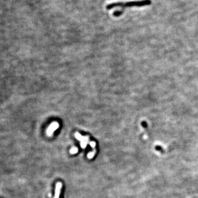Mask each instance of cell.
Returning a JSON list of instances; mask_svg holds the SVG:
<instances>
[{
    "label": "cell",
    "instance_id": "6da1fadb",
    "mask_svg": "<svg viewBox=\"0 0 198 198\" xmlns=\"http://www.w3.org/2000/svg\"><path fill=\"white\" fill-rule=\"evenodd\" d=\"M151 4L150 0H143V1H130L127 2H114L108 4L106 6V9L112 10L116 7L127 8L131 7H142L144 6L149 5Z\"/></svg>",
    "mask_w": 198,
    "mask_h": 198
},
{
    "label": "cell",
    "instance_id": "7a4b0ae2",
    "mask_svg": "<svg viewBox=\"0 0 198 198\" xmlns=\"http://www.w3.org/2000/svg\"><path fill=\"white\" fill-rule=\"evenodd\" d=\"M75 137L77 139H78L79 141H80V146L82 148L85 149L86 148L88 143H89L90 138L89 136H85L83 137L81 134H79L78 132H77L75 134Z\"/></svg>",
    "mask_w": 198,
    "mask_h": 198
},
{
    "label": "cell",
    "instance_id": "3957f363",
    "mask_svg": "<svg viewBox=\"0 0 198 198\" xmlns=\"http://www.w3.org/2000/svg\"><path fill=\"white\" fill-rule=\"evenodd\" d=\"M59 123L57 122H53L49 125L46 130V133L48 137L52 136L53 132L59 128Z\"/></svg>",
    "mask_w": 198,
    "mask_h": 198
},
{
    "label": "cell",
    "instance_id": "277c9868",
    "mask_svg": "<svg viewBox=\"0 0 198 198\" xmlns=\"http://www.w3.org/2000/svg\"><path fill=\"white\" fill-rule=\"evenodd\" d=\"M62 188V183L61 182H57L55 188V193H54V196L53 198H59L60 193Z\"/></svg>",
    "mask_w": 198,
    "mask_h": 198
},
{
    "label": "cell",
    "instance_id": "5b68a950",
    "mask_svg": "<svg viewBox=\"0 0 198 198\" xmlns=\"http://www.w3.org/2000/svg\"><path fill=\"white\" fill-rule=\"evenodd\" d=\"M96 153V149H94L92 151H91V152H90L88 154V156H87L88 158L89 159H92L93 157L95 155Z\"/></svg>",
    "mask_w": 198,
    "mask_h": 198
},
{
    "label": "cell",
    "instance_id": "8992f818",
    "mask_svg": "<svg viewBox=\"0 0 198 198\" xmlns=\"http://www.w3.org/2000/svg\"><path fill=\"white\" fill-rule=\"evenodd\" d=\"M70 152L71 154H76L78 152V149L77 147H73L71 149Z\"/></svg>",
    "mask_w": 198,
    "mask_h": 198
},
{
    "label": "cell",
    "instance_id": "52a82bcc",
    "mask_svg": "<svg viewBox=\"0 0 198 198\" xmlns=\"http://www.w3.org/2000/svg\"><path fill=\"white\" fill-rule=\"evenodd\" d=\"M89 144L91 147L93 149V150L94 149H96V143L94 141H90Z\"/></svg>",
    "mask_w": 198,
    "mask_h": 198
}]
</instances>
